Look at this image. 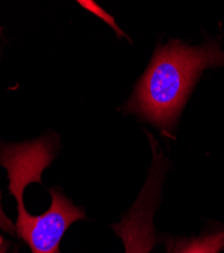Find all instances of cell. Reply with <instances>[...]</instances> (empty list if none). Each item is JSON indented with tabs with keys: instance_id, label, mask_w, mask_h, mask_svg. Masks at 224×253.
I'll return each mask as SVG.
<instances>
[{
	"instance_id": "6da1fadb",
	"label": "cell",
	"mask_w": 224,
	"mask_h": 253,
	"mask_svg": "<svg viewBox=\"0 0 224 253\" xmlns=\"http://www.w3.org/2000/svg\"><path fill=\"white\" fill-rule=\"evenodd\" d=\"M223 66L220 39H208L197 46L172 39L156 48L125 111L150 123L166 140H174L182 113L203 72Z\"/></svg>"
},
{
	"instance_id": "7a4b0ae2",
	"label": "cell",
	"mask_w": 224,
	"mask_h": 253,
	"mask_svg": "<svg viewBox=\"0 0 224 253\" xmlns=\"http://www.w3.org/2000/svg\"><path fill=\"white\" fill-rule=\"evenodd\" d=\"M7 176L8 191L17 205L16 236L28 244L32 253H62L61 240L72 224L86 220L84 210L74 205L59 188L52 187L49 189L52 198L50 208L42 215L32 216L26 208L24 193L29 184L35 182L34 172L29 168L18 167Z\"/></svg>"
},
{
	"instance_id": "3957f363",
	"label": "cell",
	"mask_w": 224,
	"mask_h": 253,
	"mask_svg": "<svg viewBox=\"0 0 224 253\" xmlns=\"http://www.w3.org/2000/svg\"><path fill=\"white\" fill-rule=\"evenodd\" d=\"M166 253L224 252V223L208 222L199 235H160Z\"/></svg>"
},
{
	"instance_id": "277c9868",
	"label": "cell",
	"mask_w": 224,
	"mask_h": 253,
	"mask_svg": "<svg viewBox=\"0 0 224 253\" xmlns=\"http://www.w3.org/2000/svg\"><path fill=\"white\" fill-rule=\"evenodd\" d=\"M1 200H2V193L0 191V229H1L3 232H6V233L9 234L10 236L14 237L16 236L15 226L13 225L12 221L5 215L2 208ZM9 247H10V243L6 239H4L2 235H0V253H9L8 252ZM10 253H19L18 247H15Z\"/></svg>"
},
{
	"instance_id": "5b68a950",
	"label": "cell",
	"mask_w": 224,
	"mask_h": 253,
	"mask_svg": "<svg viewBox=\"0 0 224 253\" xmlns=\"http://www.w3.org/2000/svg\"><path fill=\"white\" fill-rule=\"evenodd\" d=\"M0 36H1V28H0Z\"/></svg>"
}]
</instances>
